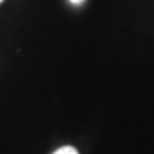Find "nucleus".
Listing matches in <instances>:
<instances>
[{
  "label": "nucleus",
  "instance_id": "2",
  "mask_svg": "<svg viewBox=\"0 0 154 154\" xmlns=\"http://www.w3.org/2000/svg\"><path fill=\"white\" fill-rule=\"evenodd\" d=\"M71 2H72V3H75V5H77V3H82V2H83V0H71Z\"/></svg>",
  "mask_w": 154,
  "mask_h": 154
},
{
  "label": "nucleus",
  "instance_id": "3",
  "mask_svg": "<svg viewBox=\"0 0 154 154\" xmlns=\"http://www.w3.org/2000/svg\"><path fill=\"white\" fill-rule=\"evenodd\" d=\"M2 2H3V0H0V3H2Z\"/></svg>",
  "mask_w": 154,
  "mask_h": 154
},
{
  "label": "nucleus",
  "instance_id": "1",
  "mask_svg": "<svg viewBox=\"0 0 154 154\" xmlns=\"http://www.w3.org/2000/svg\"><path fill=\"white\" fill-rule=\"evenodd\" d=\"M54 154H79V152H77V149L72 148V146H63V148L57 149Z\"/></svg>",
  "mask_w": 154,
  "mask_h": 154
}]
</instances>
